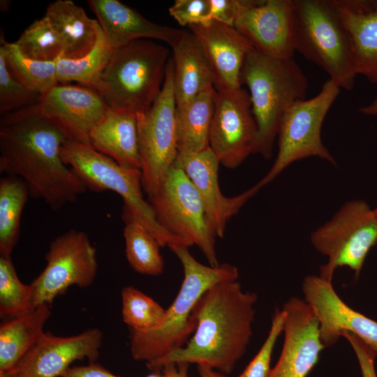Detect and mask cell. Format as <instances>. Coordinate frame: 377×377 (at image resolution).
Segmentation results:
<instances>
[{
  "label": "cell",
  "mask_w": 377,
  "mask_h": 377,
  "mask_svg": "<svg viewBox=\"0 0 377 377\" xmlns=\"http://www.w3.org/2000/svg\"><path fill=\"white\" fill-rule=\"evenodd\" d=\"M37 114L67 140L89 145L90 134L110 108L94 88L57 83L34 105Z\"/></svg>",
  "instance_id": "5bb4252c"
},
{
  "label": "cell",
  "mask_w": 377,
  "mask_h": 377,
  "mask_svg": "<svg viewBox=\"0 0 377 377\" xmlns=\"http://www.w3.org/2000/svg\"><path fill=\"white\" fill-rule=\"evenodd\" d=\"M0 377H18L13 373H0Z\"/></svg>",
  "instance_id": "f6af8a7d"
},
{
  "label": "cell",
  "mask_w": 377,
  "mask_h": 377,
  "mask_svg": "<svg viewBox=\"0 0 377 377\" xmlns=\"http://www.w3.org/2000/svg\"><path fill=\"white\" fill-rule=\"evenodd\" d=\"M102 342L103 333L97 328L69 337L45 332L11 373L18 377H61L75 360L94 362Z\"/></svg>",
  "instance_id": "d6986e66"
},
{
  "label": "cell",
  "mask_w": 377,
  "mask_h": 377,
  "mask_svg": "<svg viewBox=\"0 0 377 377\" xmlns=\"http://www.w3.org/2000/svg\"><path fill=\"white\" fill-rule=\"evenodd\" d=\"M258 126L249 91L242 87L217 91L209 134V147L228 168L256 154Z\"/></svg>",
  "instance_id": "4fadbf2b"
},
{
  "label": "cell",
  "mask_w": 377,
  "mask_h": 377,
  "mask_svg": "<svg viewBox=\"0 0 377 377\" xmlns=\"http://www.w3.org/2000/svg\"><path fill=\"white\" fill-rule=\"evenodd\" d=\"M147 377H167V376H165V375L160 376V375L154 374L148 376Z\"/></svg>",
  "instance_id": "bcb514c9"
},
{
  "label": "cell",
  "mask_w": 377,
  "mask_h": 377,
  "mask_svg": "<svg viewBox=\"0 0 377 377\" xmlns=\"http://www.w3.org/2000/svg\"><path fill=\"white\" fill-rule=\"evenodd\" d=\"M51 316L48 304L39 305L0 326V373L13 372L45 333Z\"/></svg>",
  "instance_id": "484cf974"
},
{
  "label": "cell",
  "mask_w": 377,
  "mask_h": 377,
  "mask_svg": "<svg viewBox=\"0 0 377 377\" xmlns=\"http://www.w3.org/2000/svg\"><path fill=\"white\" fill-rule=\"evenodd\" d=\"M124 237L126 259L135 272L151 276L163 272L161 245L144 227L135 223H126Z\"/></svg>",
  "instance_id": "4dcf8cb0"
},
{
  "label": "cell",
  "mask_w": 377,
  "mask_h": 377,
  "mask_svg": "<svg viewBox=\"0 0 377 377\" xmlns=\"http://www.w3.org/2000/svg\"><path fill=\"white\" fill-rule=\"evenodd\" d=\"M45 260V268L30 283L33 308L50 305L70 286H89L98 272L96 247L86 232L75 229L51 242Z\"/></svg>",
  "instance_id": "7c38bea8"
},
{
  "label": "cell",
  "mask_w": 377,
  "mask_h": 377,
  "mask_svg": "<svg viewBox=\"0 0 377 377\" xmlns=\"http://www.w3.org/2000/svg\"><path fill=\"white\" fill-rule=\"evenodd\" d=\"M240 0H208L209 21L214 20L234 27Z\"/></svg>",
  "instance_id": "f35d334b"
},
{
  "label": "cell",
  "mask_w": 377,
  "mask_h": 377,
  "mask_svg": "<svg viewBox=\"0 0 377 377\" xmlns=\"http://www.w3.org/2000/svg\"><path fill=\"white\" fill-rule=\"evenodd\" d=\"M123 321L131 330L150 331L163 323L165 309L152 298L133 286L121 290Z\"/></svg>",
  "instance_id": "d6a6232c"
},
{
  "label": "cell",
  "mask_w": 377,
  "mask_h": 377,
  "mask_svg": "<svg viewBox=\"0 0 377 377\" xmlns=\"http://www.w3.org/2000/svg\"><path fill=\"white\" fill-rule=\"evenodd\" d=\"M87 3L114 50L138 40L161 41L170 46L183 31L153 22L118 0Z\"/></svg>",
  "instance_id": "44dd1931"
},
{
  "label": "cell",
  "mask_w": 377,
  "mask_h": 377,
  "mask_svg": "<svg viewBox=\"0 0 377 377\" xmlns=\"http://www.w3.org/2000/svg\"><path fill=\"white\" fill-rule=\"evenodd\" d=\"M360 111L367 115L377 117V96L370 103L360 108Z\"/></svg>",
  "instance_id": "7bdbcfd3"
},
{
  "label": "cell",
  "mask_w": 377,
  "mask_h": 377,
  "mask_svg": "<svg viewBox=\"0 0 377 377\" xmlns=\"http://www.w3.org/2000/svg\"><path fill=\"white\" fill-rule=\"evenodd\" d=\"M89 146L121 166L141 170L135 114L110 108L91 133Z\"/></svg>",
  "instance_id": "cb8c5ba5"
},
{
  "label": "cell",
  "mask_w": 377,
  "mask_h": 377,
  "mask_svg": "<svg viewBox=\"0 0 377 377\" xmlns=\"http://www.w3.org/2000/svg\"><path fill=\"white\" fill-rule=\"evenodd\" d=\"M1 51L12 75L30 91L43 95L58 83L57 60L42 61L22 54L15 42H7L1 36Z\"/></svg>",
  "instance_id": "f546056e"
},
{
  "label": "cell",
  "mask_w": 377,
  "mask_h": 377,
  "mask_svg": "<svg viewBox=\"0 0 377 377\" xmlns=\"http://www.w3.org/2000/svg\"><path fill=\"white\" fill-rule=\"evenodd\" d=\"M44 15L63 43L62 57H81L95 45L100 24L72 0H57L50 3Z\"/></svg>",
  "instance_id": "d4e9b609"
},
{
  "label": "cell",
  "mask_w": 377,
  "mask_h": 377,
  "mask_svg": "<svg viewBox=\"0 0 377 377\" xmlns=\"http://www.w3.org/2000/svg\"><path fill=\"white\" fill-rule=\"evenodd\" d=\"M234 27L256 51L272 57H293V0H240Z\"/></svg>",
  "instance_id": "9a60e30c"
},
{
  "label": "cell",
  "mask_w": 377,
  "mask_h": 377,
  "mask_svg": "<svg viewBox=\"0 0 377 377\" xmlns=\"http://www.w3.org/2000/svg\"><path fill=\"white\" fill-rule=\"evenodd\" d=\"M200 377H226L225 374L211 368L207 365H198Z\"/></svg>",
  "instance_id": "b9f144b4"
},
{
  "label": "cell",
  "mask_w": 377,
  "mask_h": 377,
  "mask_svg": "<svg viewBox=\"0 0 377 377\" xmlns=\"http://www.w3.org/2000/svg\"><path fill=\"white\" fill-rule=\"evenodd\" d=\"M113 51L100 27L96 42L88 53L77 59L60 57L57 60L58 83L76 82L98 91L101 74Z\"/></svg>",
  "instance_id": "f1b7e54d"
},
{
  "label": "cell",
  "mask_w": 377,
  "mask_h": 377,
  "mask_svg": "<svg viewBox=\"0 0 377 377\" xmlns=\"http://www.w3.org/2000/svg\"><path fill=\"white\" fill-rule=\"evenodd\" d=\"M305 302L319 325L320 340L325 347L335 344L342 333H352L377 353V321L348 306L337 295L332 281L309 275L302 283Z\"/></svg>",
  "instance_id": "2e32d148"
},
{
  "label": "cell",
  "mask_w": 377,
  "mask_h": 377,
  "mask_svg": "<svg viewBox=\"0 0 377 377\" xmlns=\"http://www.w3.org/2000/svg\"><path fill=\"white\" fill-rule=\"evenodd\" d=\"M352 346L360 367L362 377H377L375 369V360L377 353L357 336L345 332L342 333Z\"/></svg>",
  "instance_id": "74e56055"
},
{
  "label": "cell",
  "mask_w": 377,
  "mask_h": 377,
  "mask_svg": "<svg viewBox=\"0 0 377 377\" xmlns=\"http://www.w3.org/2000/svg\"><path fill=\"white\" fill-rule=\"evenodd\" d=\"M40 95L34 93L9 71L4 55L0 51V114L1 115L29 106L35 105Z\"/></svg>",
  "instance_id": "e575fe53"
},
{
  "label": "cell",
  "mask_w": 377,
  "mask_h": 377,
  "mask_svg": "<svg viewBox=\"0 0 377 377\" xmlns=\"http://www.w3.org/2000/svg\"><path fill=\"white\" fill-rule=\"evenodd\" d=\"M169 49L152 40H138L114 50L98 91L112 110L135 115L147 112L164 82Z\"/></svg>",
  "instance_id": "5b68a950"
},
{
  "label": "cell",
  "mask_w": 377,
  "mask_h": 377,
  "mask_svg": "<svg viewBox=\"0 0 377 377\" xmlns=\"http://www.w3.org/2000/svg\"><path fill=\"white\" fill-rule=\"evenodd\" d=\"M374 211H375V212H376V214L377 215V205H376V207L374 208Z\"/></svg>",
  "instance_id": "7dc6e473"
},
{
  "label": "cell",
  "mask_w": 377,
  "mask_h": 377,
  "mask_svg": "<svg viewBox=\"0 0 377 377\" xmlns=\"http://www.w3.org/2000/svg\"><path fill=\"white\" fill-rule=\"evenodd\" d=\"M348 32L357 75L377 84V0H334Z\"/></svg>",
  "instance_id": "7402d4cb"
},
{
  "label": "cell",
  "mask_w": 377,
  "mask_h": 377,
  "mask_svg": "<svg viewBox=\"0 0 377 377\" xmlns=\"http://www.w3.org/2000/svg\"><path fill=\"white\" fill-rule=\"evenodd\" d=\"M61 377H120L114 375L101 365L90 362L87 365L68 369Z\"/></svg>",
  "instance_id": "ab89813d"
},
{
  "label": "cell",
  "mask_w": 377,
  "mask_h": 377,
  "mask_svg": "<svg viewBox=\"0 0 377 377\" xmlns=\"http://www.w3.org/2000/svg\"><path fill=\"white\" fill-rule=\"evenodd\" d=\"M176 110L170 59L159 96L147 112L137 115L142 184L148 197L161 187L178 154Z\"/></svg>",
  "instance_id": "8fae6325"
},
{
  "label": "cell",
  "mask_w": 377,
  "mask_h": 377,
  "mask_svg": "<svg viewBox=\"0 0 377 377\" xmlns=\"http://www.w3.org/2000/svg\"><path fill=\"white\" fill-rule=\"evenodd\" d=\"M188 365V363L169 364L161 369L167 377H187Z\"/></svg>",
  "instance_id": "60d3db41"
},
{
  "label": "cell",
  "mask_w": 377,
  "mask_h": 377,
  "mask_svg": "<svg viewBox=\"0 0 377 377\" xmlns=\"http://www.w3.org/2000/svg\"><path fill=\"white\" fill-rule=\"evenodd\" d=\"M31 284L22 283L10 257L0 256L1 316L16 317L34 309Z\"/></svg>",
  "instance_id": "836d02e7"
},
{
  "label": "cell",
  "mask_w": 377,
  "mask_h": 377,
  "mask_svg": "<svg viewBox=\"0 0 377 377\" xmlns=\"http://www.w3.org/2000/svg\"><path fill=\"white\" fill-rule=\"evenodd\" d=\"M205 53L214 75L216 91L242 87L241 71L250 41L235 27L211 20L188 27Z\"/></svg>",
  "instance_id": "ffe728a7"
},
{
  "label": "cell",
  "mask_w": 377,
  "mask_h": 377,
  "mask_svg": "<svg viewBox=\"0 0 377 377\" xmlns=\"http://www.w3.org/2000/svg\"><path fill=\"white\" fill-rule=\"evenodd\" d=\"M285 311L276 309L271 327L264 343L257 354L238 377H269L272 355L278 337L283 330Z\"/></svg>",
  "instance_id": "d590c367"
},
{
  "label": "cell",
  "mask_w": 377,
  "mask_h": 377,
  "mask_svg": "<svg viewBox=\"0 0 377 377\" xmlns=\"http://www.w3.org/2000/svg\"><path fill=\"white\" fill-rule=\"evenodd\" d=\"M240 82L249 89L258 126L256 154L269 159L281 119L295 103L305 98L308 79L293 57H272L253 50L244 63Z\"/></svg>",
  "instance_id": "277c9868"
},
{
  "label": "cell",
  "mask_w": 377,
  "mask_h": 377,
  "mask_svg": "<svg viewBox=\"0 0 377 377\" xmlns=\"http://www.w3.org/2000/svg\"><path fill=\"white\" fill-rule=\"evenodd\" d=\"M174 66V89L177 108L214 87L209 60L193 34L188 30L170 45Z\"/></svg>",
  "instance_id": "603a6c76"
},
{
  "label": "cell",
  "mask_w": 377,
  "mask_h": 377,
  "mask_svg": "<svg viewBox=\"0 0 377 377\" xmlns=\"http://www.w3.org/2000/svg\"><path fill=\"white\" fill-rule=\"evenodd\" d=\"M168 247L178 258L184 269V279L178 294L165 309L160 327L145 332L130 329L132 357L146 364L183 347L195 331L194 309L202 295L217 283L237 280L239 277L238 269L230 264L207 266L196 260L186 246L172 244Z\"/></svg>",
  "instance_id": "3957f363"
},
{
  "label": "cell",
  "mask_w": 377,
  "mask_h": 377,
  "mask_svg": "<svg viewBox=\"0 0 377 377\" xmlns=\"http://www.w3.org/2000/svg\"><path fill=\"white\" fill-rule=\"evenodd\" d=\"M60 155L63 162L73 170L88 190L112 191L122 198L121 218L126 224H140L156 239L161 246L179 244L189 247L158 223L149 202L143 198L141 170L121 166L89 145L67 140L61 148Z\"/></svg>",
  "instance_id": "8992f818"
},
{
  "label": "cell",
  "mask_w": 377,
  "mask_h": 377,
  "mask_svg": "<svg viewBox=\"0 0 377 377\" xmlns=\"http://www.w3.org/2000/svg\"><path fill=\"white\" fill-rule=\"evenodd\" d=\"M284 341L269 377H307L325 348L317 318L304 300L290 298L283 305Z\"/></svg>",
  "instance_id": "e0dca14e"
},
{
  "label": "cell",
  "mask_w": 377,
  "mask_h": 377,
  "mask_svg": "<svg viewBox=\"0 0 377 377\" xmlns=\"http://www.w3.org/2000/svg\"><path fill=\"white\" fill-rule=\"evenodd\" d=\"M257 300L237 280L216 283L195 307L196 327L186 346L147 363V368L158 371L169 364L193 363L230 374L250 342Z\"/></svg>",
  "instance_id": "7a4b0ae2"
},
{
  "label": "cell",
  "mask_w": 377,
  "mask_h": 377,
  "mask_svg": "<svg viewBox=\"0 0 377 377\" xmlns=\"http://www.w3.org/2000/svg\"><path fill=\"white\" fill-rule=\"evenodd\" d=\"M216 94V89L212 87L186 105L177 107L178 152H198L209 147V134Z\"/></svg>",
  "instance_id": "4316f807"
},
{
  "label": "cell",
  "mask_w": 377,
  "mask_h": 377,
  "mask_svg": "<svg viewBox=\"0 0 377 377\" xmlns=\"http://www.w3.org/2000/svg\"><path fill=\"white\" fill-rule=\"evenodd\" d=\"M158 223L168 232L196 245L209 265H219L216 235L208 223L205 207L195 187L180 168L174 165L159 190L148 197Z\"/></svg>",
  "instance_id": "30bf717a"
},
{
  "label": "cell",
  "mask_w": 377,
  "mask_h": 377,
  "mask_svg": "<svg viewBox=\"0 0 377 377\" xmlns=\"http://www.w3.org/2000/svg\"><path fill=\"white\" fill-rule=\"evenodd\" d=\"M310 239L327 258L320 267V277L332 281L334 271L346 267L358 278L368 253L377 244V215L365 201L348 200Z\"/></svg>",
  "instance_id": "ba28073f"
},
{
  "label": "cell",
  "mask_w": 377,
  "mask_h": 377,
  "mask_svg": "<svg viewBox=\"0 0 377 377\" xmlns=\"http://www.w3.org/2000/svg\"><path fill=\"white\" fill-rule=\"evenodd\" d=\"M66 140L29 106L1 115L0 172L21 178L32 198L58 211L88 189L60 155Z\"/></svg>",
  "instance_id": "6da1fadb"
},
{
  "label": "cell",
  "mask_w": 377,
  "mask_h": 377,
  "mask_svg": "<svg viewBox=\"0 0 377 377\" xmlns=\"http://www.w3.org/2000/svg\"><path fill=\"white\" fill-rule=\"evenodd\" d=\"M339 87L327 80L318 94L295 103L283 116L278 132V153L265 176L256 184L263 188L292 163L318 157L333 165L336 160L321 139L325 117L340 92Z\"/></svg>",
  "instance_id": "9c48e42d"
},
{
  "label": "cell",
  "mask_w": 377,
  "mask_h": 377,
  "mask_svg": "<svg viewBox=\"0 0 377 377\" xmlns=\"http://www.w3.org/2000/svg\"><path fill=\"white\" fill-rule=\"evenodd\" d=\"M25 57L37 61H52L64 56V45L48 19L34 20L15 42Z\"/></svg>",
  "instance_id": "1f68e13d"
},
{
  "label": "cell",
  "mask_w": 377,
  "mask_h": 377,
  "mask_svg": "<svg viewBox=\"0 0 377 377\" xmlns=\"http://www.w3.org/2000/svg\"><path fill=\"white\" fill-rule=\"evenodd\" d=\"M29 191L20 177L7 175L0 180V256L10 257L20 234L21 216Z\"/></svg>",
  "instance_id": "83f0119b"
},
{
  "label": "cell",
  "mask_w": 377,
  "mask_h": 377,
  "mask_svg": "<svg viewBox=\"0 0 377 377\" xmlns=\"http://www.w3.org/2000/svg\"><path fill=\"white\" fill-rule=\"evenodd\" d=\"M168 10L182 27H188L209 21L208 0H177Z\"/></svg>",
  "instance_id": "8d00e7d4"
},
{
  "label": "cell",
  "mask_w": 377,
  "mask_h": 377,
  "mask_svg": "<svg viewBox=\"0 0 377 377\" xmlns=\"http://www.w3.org/2000/svg\"><path fill=\"white\" fill-rule=\"evenodd\" d=\"M219 164L209 147L198 152H178L174 165L182 169L195 187L211 229L216 237L222 238L230 219L260 188L256 184L237 195H223L218 181Z\"/></svg>",
  "instance_id": "ac0fdd59"
},
{
  "label": "cell",
  "mask_w": 377,
  "mask_h": 377,
  "mask_svg": "<svg viewBox=\"0 0 377 377\" xmlns=\"http://www.w3.org/2000/svg\"><path fill=\"white\" fill-rule=\"evenodd\" d=\"M10 3H9L8 1H4V0L1 1V3H0L1 10L3 12H6L8 10Z\"/></svg>",
  "instance_id": "ee69618b"
},
{
  "label": "cell",
  "mask_w": 377,
  "mask_h": 377,
  "mask_svg": "<svg viewBox=\"0 0 377 377\" xmlns=\"http://www.w3.org/2000/svg\"><path fill=\"white\" fill-rule=\"evenodd\" d=\"M295 49L321 68L340 89L350 91L357 75L348 32L334 0H293Z\"/></svg>",
  "instance_id": "52a82bcc"
}]
</instances>
